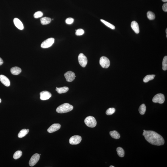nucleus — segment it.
Listing matches in <instances>:
<instances>
[{
    "label": "nucleus",
    "instance_id": "30",
    "mask_svg": "<svg viewBox=\"0 0 167 167\" xmlns=\"http://www.w3.org/2000/svg\"><path fill=\"white\" fill-rule=\"evenodd\" d=\"M75 34L77 36L82 35L84 33V31L82 29H78L77 30H75Z\"/></svg>",
    "mask_w": 167,
    "mask_h": 167
},
{
    "label": "nucleus",
    "instance_id": "24",
    "mask_svg": "<svg viewBox=\"0 0 167 167\" xmlns=\"http://www.w3.org/2000/svg\"><path fill=\"white\" fill-rule=\"evenodd\" d=\"M101 21L104 24L106 25L108 27L110 28L112 30H115V27L114 26L111 24L107 22L104 20H103V19H101Z\"/></svg>",
    "mask_w": 167,
    "mask_h": 167
},
{
    "label": "nucleus",
    "instance_id": "1",
    "mask_svg": "<svg viewBox=\"0 0 167 167\" xmlns=\"http://www.w3.org/2000/svg\"><path fill=\"white\" fill-rule=\"evenodd\" d=\"M143 135L145 140L151 144L160 146L164 144V139L161 135L156 132L152 131H146L144 130Z\"/></svg>",
    "mask_w": 167,
    "mask_h": 167
},
{
    "label": "nucleus",
    "instance_id": "38",
    "mask_svg": "<svg viewBox=\"0 0 167 167\" xmlns=\"http://www.w3.org/2000/svg\"><path fill=\"white\" fill-rule=\"evenodd\" d=\"M39 155L40 156V155H41V154H39Z\"/></svg>",
    "mask_w": 167,
    "mask_h": 167
},
{
    "label": "nucleus",
    "instance_id": "35",
    "mask_svg": "<svg viewBox=\"0 0 167 167\" xmlns=\"http://www.w3.org/2000/svg\"><path fill=\"white\" fill-rule=\"evenodd\" d=\"M166 37H167V29H166Z\"/></svg>",
    "mask_w": 167,
    "mask_h": 167
},
{
    "label": "nucleus",
    "instance_id": "19",
    "mask_svg": "<svg viewBox=\"0 0 167 167\" xmlns=\"http://www.w3.org/2000/svg\"><path fill=\"white\" fill-rule=\"evenodd\" d=\"M110 134L111 137L115 139H119L120 137V134L116 131H111L110 132Z\"/></svg>",
    "mask_w": 167,
    "mask_h": 167
},
{
    "label": "nucleus",
    "instance_id": "36",
    "mask_svg": "<svg viewBox=\"0 0 167 167\" xmlns=\"http://www.w3.org/2000/svg\"><path fill=\"white\" fill-rule=\"evenodd\" d=\"M114 166H110V167H114Z\"/></svg>",
    "mask_w": 167,
    "mask_h": 167
},
{
    "label": "nucleus",
    "instance_id": "28",
    "mask_svg": "<svg viewBox=\"0 0 167 167\" xmlns=\"http://www.w3.org/2000/svg\"><path fill=\"white\" fill-rule=\"evenodd\" d=\"M116 111V109L114 108H110L108 109L106 111V114L108 115H112Z\"/></svg>",
    "mask_w": 167,
    "mask_h": 167
},
{
    "label": "nucleus",
    "instance_id": "15",
    "mask_svg": "<svg viewBox=\"0 0 167 167\" xmlns=\"http://www.w3.org/2000/svg\"><path fill=\"white\" fill-rule=\"evenodd\" d=\"M131 27L135 33L137 34L139 33V26L138 23L136 21H133L132 22L131 24Z\"/></svg>",
    "mask_w": 167,
    "mask_h": 167
},
{
    "label": "nucleus",
    "instance_id": "23",
    "mask_svg": "<svg viewBox=\"0 0 167 167\" xmlns=\"http://www.w3.org/2000/svg\"><path fill=\"white\" fill-rule=\"evenodd\" d=\"M146 110V107L145 105L143 104L141 105L139 109V111L141 115H143L145 114Z\"/></svg>",
    "mask_w": 167,
    "mask_h": 167
},
{
    "label": "nucleus",
    "instance_id": "25",
    "mask_svg": "<svg viewBox=\"0 0 167 167\" xmlns=\"http://www.w3.org/2000/svg\"><path fill=\"white\" fill-rule=\"evenodd\" d=\"M162 69L164 71L167 69V56H166L164 58L162 61Z\"/></svg>",
    "mask_w": 167,
    "mask_h": 167
},
{
    "label": "nucleus",
    "instance_id": "29",
    "mask_svg": "<svg viewBox=\"0 0 167 167\" xmlns=\"http://www.w3.org/2000/svg\"><path fill=\"white\" fill-rule=\"evenodd\" d=\"M43 15V13L41 11H38L34 14L33 16L35 18H38L42 17Z\"/></svg>",
    "mask_w": 167,
    "mask_h": 167
},
{
    "label": "nucleus",
    "instance_id": "7",
    "mask_svg": "<svg viewBox=\"0 0 167 167\" xmlns=\"http://www.w3.org/2000/svg\"><path fill=\"white\" fill-rule=\"evenodd\" d=\"M78 60L79 63L81 66L84 67H85L88 62L86 56L83 53H80L78 56Z\"/></svg>",
    "mask_w": 167,
    "mask_h": 167
},
{
    "label": "nucleus",
    "instance_id": "18",
    "mask_svg": "<svg viewBox=\"0 0 167 167\" xmlns=\"http://www.w3.org/2000/svg\"><path fill=\"white\" fill-rule=\"evenodd\" d=\"M41 23L43 25L49 24L51 21V19L50 18L44 17L40 19Z\"/></svg>",
    "mask_w": 167,
    "mask_h": 167
},
{
    "label": "nucleus",
    "instance_id": "4",
    "mask_svg": "<svg viewBox=\"0 0 167 167\" xmlns=\"http://www.w3.org/2000/svg\"><path fill=\"white\" fill-rule=\"evenodd\" d=\"M100 65L103 68H108L110 65V61L109 59L105 56H102L99 61Z\"/></svg>",
    "mask_w": 167,
    "mask_h": 167
},
{
    "label": "nucleus",
    "instance_id": "6",
    "mask_svg": "<svg viewBox=\"0 0 167 167\" xmlns=\"http://www.w3.org/2000/svg\"><path fill=\"white\" fill-rule=\"evenodd\" d=\"M55 42L53 38H48L43 42L41 45V47L43 48H47L51 47Z\"/></svg>",
    "mask_w": 167,
    "mask_h": 167
},
{
    "label": "nucleus",
    "instance_id": "12",
    "mask_svg": "<svg viewBox=\"0 0 167 167\" xmlns=\"http://www.w3.org/2000/svg\"><path fill=\"white\" fill-rule=\"evenodd\" d=\"M61 127V125L59 124H54L47 129V131L48 133H51L56 131L59 130Z\"/></svg>",
    "mask_w": 167,
    "mask_h": 167
},
{
    "label": "nucleus",
    "instance_id": "10",
    "mask_svg": "<svg viewBox=\"0 0 167 167\" xmlns=\"http://www.w3.org/2000/svg\"><path fill=\"white\" fill-rule=\"evenodd\" d=\"M65 77L67 82H73L75 79V73L71 71L67 72L65 73Z\"/></svg>",
    "mask_w": 167,
    "mask_h": 167
},
{
    "label": "nucleus",
    "instance_id": "21",
    "mask_svg": "<svg viewBox=\"0 0 167 167\" xmlns=\"http://www.w3.org/2000/svg\"><path fill=\"white\" fill-rule=\"evenodd\" d=\"M155 76V75H147L143 79V81L144 82L146 83L151 80H153Z\"/></svg>",
    "mask_w": 167,
    "mask_h": 167
},
{
    "label": "nucleus",
    "instance_id": "3",
    "mask_svg": "<svg viewBox=\"0 0 167 167\" xmlns=\"http://www.w3.org/2000/svg\"><path fill=\"white\" fill-rule=\"evenodd\" d=\"M85 125L89 127L93 128L97 125V121L94 117L89 116L87 117L84 120Z\"/></svg>",
    "mask_w": 167,
    "mask_h": 167
},
{
    "label": "nucleus",
    "instance_id": "33",
    "mask_svg": "<svg viewBox=\"0 0 167 167\" xmlns=\"http://www.w3.org/2000/svg\"><path fill=\"white\" fill-rule=\"evenodd\" d=\"M3 63H4V62H3V59L0 57V66L2 65L3 64Z\"/></svg>",
    "mask_w": 167,
    "mask_h": 167
},
{
    "label": "nucleus",
    "instance_id": "20",
    "mask_svg": "<svg viewBox=\"0 0 167 167\" xmlns=\"http://www.w3.org/2000/svg\"><path fill=\"white\" fill-rule=\"evenodd\" d=\"M29 129H24L20 131L18 134V137L19 138H22L27 135L29 132Z\"/></svg>",
    "mask_w": 167,
    "mask_h": 167
},
{
    "label": "nucleus",
    "instance_id": "16",
    "mask_svg": "<svg viewBox=\"0 0 167 167\" xmlns=\"http://www.w3.org/2000/svg\"><path fill=\"white\" fill-rule=\"evenodd\" d=\"M11 73L13 75H18L21 72V69L17 67H15L11 69Z\"/></svg>",
    "mask_w": 167,
    "mask_h": 167
},
{
    "label": "nucleus",
    "instance_id": "17",
    "mask_svg": "<svg viewBox=\"0 0 167 167\" xmlns=\"http://www.w3.org/2000/svg\"><path fill=\"white\" fill-rule=\"evenodd\" d=\"M69 88L65 86L64 87L56 88V91H57L58 93L61 94V93H66L68 91Z\"/></svg>",
    "mask_w": 167,
    "mask_h": 167
},
{
    "label": "nucleus",
    "instance_id": "27",
    "mask_svg": "<svg viewBox=\"0 0 167 167\" xmlns=\"http://www.w3.org/2000/svg\"><path fill=\"white\" fill-rule=\"evenodd\" d=\"M22 152L21 151L18 150L13 155V158L15 159H17L20 158L22 155Z\"/></svg>",
    "mask_w": 167,
    "mask_h": 167
},
{
    "label": "nucleus",
    "instance_id": "8",
    "mask_svg": "<svg viewBox=\"0 0 167 167\" xmlns=\"http://www.w3.org/2000/svg\"><path fill=\"white\" fill-rule=\"evenodd\" d=\"M82 140V137L81 136L78 135H75L72 136L70 138L69 142L70 144L72 145H75L79 144Z\"/></svg>",
    "mask_w": 167,
    "mask_h": 167
},
{
    "label": "nucleus",
    "instance_id": "22",
    "mask_svg": "<svg viewBox=\"0 0 167 167\" xmlns=\"http://www.w3.org/2000/svg\"><path fill=\"white\" fill-rule=\"evenodd\" d=\"M117 151L118 156L120 157H123L125 156V151L121 147L117 148Z\"/></svg>",
    "mask_w": 167,
    "mask_h": 167
},
{
    "label": "nucleus",
    "instance_id": "14",
    "mask_svg": "<svg viewBox=\"0 0 167 167\" xmlns=\"http://www.w3.org/2000/svg\"><path fill=\"white\" fill-rule=\"evenodd\" d=\"M13 22L15 26L19 30H23L24 27L23 23L19 19L17 18H15L13 20Z\"/></svg>",
    "mask_w": 167,
    "mask_h": 167
},
{
    "label": "nucleus",
    "instance_id": "5",
    "mask_svg": "<svg viewBox=\"0 0 167 167\" xmlns=\"http://www.w3.org/2000/svg\"><path fill=\"white\" fill-rule=\"evenodd\" d=\"M165 98L164 95L162 93H158L154 96L152 101L153 102L158 103L159 104H162L164 102Z\"/></svg>",
    "mask_w": 167,
    "mask_h": 167
},
{
    "label": "nucleus",
    "instance_id": "13",
    "mask_svg": "<svg viewBox=\"0 0 167 167\" xmlns=\"http://www.w3.org/2000/svg\"><path fill=\"white\" fill-rule=\"evenodd\" d=\"M0 81L5 86L8 87L10 85V81L6 76L4 75H0Z\"/></svg>",
    "mask_w": 167,
    "mask_h": 167
},
{
    "label": "nucleus",
    "instance_id": "26",
    "mask_svg": "<svg viewBox=\"0 0 167 167\" xmlns=\"http://www.w3.org/2000/svg\"><path fill=\"white\" fill-rule=\"evenodd\" d=\"M147 15L148 18L150 20H153L155 19V15L153 12H151V11H149L147 12Z\"/></svg>",
    "mask_w": 167,
    "mask_h": 167
},
{
    "label": "nucleus",
    "instance_id": "32",
    "mask_svg": "<svg viewBox=\"0 0 167 167\" xmlns=\"http://www.w3.org/2000/svg\"><path fill=\"white\" fill-rule=\"evenodd\" d=\"M162 9L165 12H167V3H165L163 4L162 7Z\"/></svg>",
    "mask_w": 167,
    "mask_h": 167
},
{
    "label": "nucleus",
    "instance_id": "2",
    "mask_svg": "<svg viewBox=\"0 0 167 167\" xmlns=\"http://www.w3.org/2000/svg\"><path fill=\"white\" fill-rule=\"evenodd\" d=\"M73 108V106L72 105L68 103H65L58 107L56 111L59 113H66L71 111Z\"/></svg>",
    "mask_w": 167,
    "mask_h": 167
},
{
    "label": "nucleus",
    "instance_id": "11",
    "mask_svg": "<svg viewBox=\"0 0 167 167\" xmlns=\"http://www.w3.org/2000/svg\"><path fill=\"white\" fill-rule=\"evenodd\" d=\"M41 100H46L49 99L51 97V93L48 91H43L40 93Z\"/></svg>",
    "mask_w": 167,
    "mask_h": 167
},
{
    "label": "nucleus",
    "instance_id": "37",
    "mask_svg": "<svg viewBox=\"0 0 167 167\" xmlns=\"http://www.w3.org/2000/svg\"><path fill=\"white\" fill-rule=\"evenodd\" d=\"M1 102V99H0V103Z\"/></svg>",
    "mask_w": 167,
    "mask_h": 167
},
{
    "label": "nucleus",
    "instance_id": "34",
    "mask_svg": "<svg viewBox=\"0 0 167 167\" xmlns=\"http://www.w3.org/2000/svg\"><path fill=\"white\" fill-rule=\"evenodd\" d=\"M162 2H167V0H162Z\"/></svg>",
    "mask_w": 167,
    "mask_h": 167
},
{
    "label": "nucleus",
    "instance_id": "9",
    "mask_svg": "<svg viewBox=\"0 0 167 167\" xmlns=\"http://www.w3.org/2000/svg\"><path fill=\"white\" fill-rule=\"evenodd\" d=\"M40 156L38 153H35L31 157L29 161V165L31 167H33L38 162L40 159Z\"/></svg>",
    "mask_w": 167,
    "mask_h": 167
},
{
    "label": "nucleus",
    "instance_id": "31",
    "mask_svg": "<svg viewBox=\"0 0 167 167\" xmlns=\"http://www.w3.org/2000/svg\"><path fill=\"white\" fill-rule=\"evenodd\" d=\"M74 20L73 18L69 17L66 19L65 22L67 24H71L74 22Z\"/></svg>",
    "mask_w": 167,
    "mask_h": 167
}]
</instances>
